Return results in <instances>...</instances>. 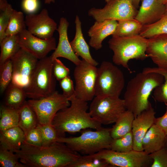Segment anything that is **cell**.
Listing matches in <instances>:
<instances>
[{"label": "cell", "mask_w": 167, "mask_h": 167, "mask_svg": "<svg viewBox=\"0 0 167 167\" xmlns=\"http://www.w3.org/2000/svg\"><path fill=\"white\" fill-rule=\"evenodd\" d=\"M124 85L122 71L110 62H102L97 68L95 96L119 97Z\"/></svg>", "instance_id": "cell-7"}, {"label": "cell", "mask_w": 167, "mask_h": 167, "mask_svg": "<svg viewBox=\"0 0 167 167\" xmlns=\"http://www.w3.org/2000/svg\"><path fill=\"white\" fill-rule=\"evenodd\" d=\"M56 0H44L45 3L46 4H50L51 3H54Z\"/></svg>", "instance_id": "cell-47"}, {"label": "cell", "mask_w": 167, "mask_h": 167, "mask_svg": "<svg viewBox=\"0 0 167 167\" xmlns=\"http://www.w3.org/2000/svg\"><path fill=\"white\" fill-rule=\"evenodd\" d=\"M143 25L135 19L118 21L116 29L112 35L113 37H131L139 35Z\"/></svg>", "instance_id": "cell-26"}, {"label": "cell", "mask_w": 167, "mask_h": 167, "mask_svg": "<svg viewBox=\"0 0 167 167\" xmlns=\"http://www.w3.org/2000/svg\"><path fill=\"white\" fill-rule=\"evenodd\" d=\"M11 59L13 69L11 83L24 89L30 84L39 60L21 48Z\"/></svg>", "instance_id": "cell-13"}, {"label": "cell", "mask_w": 167, "mask_h": 167, "mask_svg": "<svg viewBox=\"0 0 167 167\" xmlns=\"http://www.w3.org/2000/svg\"><path fill=\"white\" fill-rule=\"evenodd\" d=\"M164 81L163 76L156 72L138 73L128 83L124 99L126 110L135 117L152 106L148 99L152 91Z\"/></svg>", "instance_id": "cell-3"}, {"label": "cell", "mask_w": 167, "mask_h": 167, "mask_svg": "<svg viewBox=\"0 0 167 167\" xmlns=\"http://www.w3.org/2000/svg\"><path fill=\"white\" fill-rule=\"evenodd\" d=\"M146 51L157 67L167 69V34L159 35L148 39Z\"/></svg>", "instance_id": "cell-18"}, {"label": "cell", "mask_w": 167, "mask_h": 167, "mask_svg": "<svg viewBox=\"0 0 167 167\" xmlns=\"http://www.w3.org/2000/svg\"><path fill=\"white\" fill-rule=\"evenodd\" d=\"M53 72L56 79L59 81L69 75L70 70L57 58L53 61Z\"/></svg>", "instance_id": "cell-39"}, {"label": "cell", "mask_w": 167, "mask_h": 167, "mask_svg": "<svg viewBox=\"0 0 167 167\" xmlns=\"http://www.w3.org/2000/svg\"><path fill=\"white\" fill-rule=\"evenodd\" d=\"M133 138L132 131L126 135L113 139L111 150L118 152H127L133 150Z\"/></svg>", "instance_id": "cell-34"}, {"label": "cell", "mask_w": 167, "mask_h": 167, "mask_svg": "<svg viewBox=\"0 0 167 167\" xmlns=\"http://www.w3.org/2000/svg\"><path fill=\"white\" fill-rule=\"evenodd\" d=\"M105 2H110V1H113V0H104Z\"/></svg>", "instance_id": "cell-50"}, {"label": "cell", "mask_w": 167, "mask_h": 167, "mask_svg": "<svg viewBox=\"0 0 167 167\" xmlns=\"http://www.w3.org/2000/svg\"><path fill=\"white\" fill-rule=\"evenodd\" d=\"M148 41L147 38L139 35L128 37H112L108 44L113 52V62L131 73L128 64L130 60H143L148 57L146 53Z\"/></svg>", "instance_id": "cell-5"}, {"label": "cell", "mask_w": 167, "mask_h": 167, "mask_svg": "<svg viewBox=\"0 0 167 167\" xmlns=\"http://www.w3.org/2000/svg\"><path fill=\"white\" fill-rule=\"evenodd\" d=\"M69 23L65 18H60L59 24L57 30L59 36V41L56 48L51 55L53 61L59 57L65 58L72 62L75 65L79 64L81 60L75 54L69 42L67 29Z\"/></svg>", "instance_id": "cell-17"}, {"label": "cell", "mask_w": 167, "mask_h": 167, "mask_svg": "<svg viewBox=\"0 0 167 167\" xmlns=\"http://www.w3.org/2000/svg\"><path fill=\"white\" fill-rule=\"evenodd\" d=\"M25 141V134L19 126L0 131V145L15 152Z\"/></svg>", "instance_id": "cell-23"}, {"label": "cell", "mask_w": 167, "mask_h": 167, "mask_svg": "<svg viewBox=\"0 0 167 167\" xmlns=\"http://www.w3.org/2000/svg\"><path fill=\"white\" fill-rule=\"evenodd\" d=\"M90 155L104 160L113 167H148L152 163L149 155L143 151L121 152L105 149Z\"/></svg>", "instance_id": "cell-9"}, {"label": "cell", "mask_w": 167, "mask_h": 167, "mask_svg": "<svg viewBox=\"0 0 167 167\" xmlns=\"http://www.w3.org/2000/svg\"><path fill=\"white\" fill-rule=\"evenodd\" d=\"M141 5L135 18L143 26L153 24L164 15L167 8L158 0H142Z\"/></svg>", "instance_id": "cell-19"}, {"label": "cell", "mask_w": 167, "mask_h": 167, "mask_svg": "<svg viewBox=\"0 0 167 167\" xmlns=\"http://www.w3.org/2000/svg\"><path fill=\"white\" fill-rule=\"evenodd\" d=\"M53 62L51 56L39 60L30 84L24 89L27 97L40 99L55 91L56 79L53 73Z\"/></svg>", "instance_id": "cell-6"}, {"label": "cell", "mask_w": 167, "mask_h": 167, "mask_svg": "<svg viewBox=\"0 0 167 167\" xmlns=\"http://www.w3.org/2000/svg\"><path fill=\"white\" fill-rule=\"evenodd\" d=\"M135 118L133 113L128 110L123 112L111 128V135L113 139L122 137L131 131Z\"/></svg>", "instance_id": "cell-25"}, {"label": "cell", "mask_w": 167, "mask_h": 167, "mask_svg": "<svg viewBox=\"0 0 167 167\" xmlns=\"http://www.w3.org/2000/svg\"><path fill=\"white\" fill-rule=\"evenodd\" d=\"M133 5L137 9L138 7L139 3L142 0H131Z\"/></svg>", "instance_id": "cell-46"}, {"label": "cell", "mask_w": 167, "mask_h": 167, "mask_svg": "<svg viewBox=\"0 0 167 167\" xmlns=\"http://www.w3.org/2000/svg\"><path fill=\"white\" fill-rule=\"evenodd\" d=\"M155 124L167 135V106L165 114L161 117L156 118Z\"/></svg>", "instance_id": "cell-44"}, {"label": "cell", "mask_w": 167, "mask_h": 167, "mask_svg": "<svg viewBox=\"0 0 167 167\" xmlns=\"http://www.w3.org/2000/svg\"><path fill=\"white\" fill-rule=\"evenodd\" d=\"M0 165L2 167H26L15 153L0 145Z\"/></svg>", "instance_id": "cell-33"}, {"label": "cell", "mask_w": 167, "mask_h": 167, "mask_svg": "<svg viewBox=\"0 0 167 167\" xmlns=\"http://www.w3.org/2000/svg\"><path fill=\"white\" fill-rule=\"evenodd\" d=\"M68 100L70 105L59 111L51 122L59 137H65L66 132L74 133L87 129L98 130L102 127V124L93 118L87 111V101L75 96Z\"/></svg>", "instance_id": "cell-2"}, {"label": "cell", "mask_w": 167, "mask_h": 167, "mask_svg": "<svg viewBox=\"0 0 167 167\" xmlns=\"http://www.w3.org/2000/svg\"><path fill=\"white\" fill-rule=\"evenodd\" d=\"M165 145L167 147V135H166V136Z\"/></svg>", "instance_id": "cell-49"}, {"label": "cell", "mask_w": 167, "mask_h": 167, "mask_svg": "<svg viewBox=\"0 0 167 167\" xmlns=\"http://www.w3.org/2000/svg\"><path fill=\"white\" fill-rule=\"evenodd\" d=\"M12 62L9 59L0 65V92L2 94L11 83L13 77Z\"/></svg>", "instance_id": "cell-36"}, {"label": "cell", "mask_w": 167, "mask_h": 167, "mask_svg": "<svg viewBox=\"0 0 167 167\" xmlns=\"http://www.w3.org/2000/svg\"><path fill=\"white\" fill-rule=\"evenodd\" d=\"M97 74L96 66L83 59L76 65L73 75L76 98L87 102L93 100L95 96Z\"/></svg>", "instance_id": "cell-11"}, {"label": "cell", "mask_w": 167, "mask_h": 167, "mask_svg": "<svg viewBox=\"0 0 167 167\" xmlns=\"http://www.w3.org/2000/svg\"><path fill=\"white\" fill-rule=\"evenodd\" d=\"M37 127L42 135L43 146H46L57 142L58 136L57 131L51 124H41L38 123Z\"/></svg>", "instance_id": "cell-37"}, {"label": "cell", "mask_w": 167, "mask_h": 167, "mask_svg": "<svg viewBox=\"0 0 167 167\" xmlns=\"http://www.w3.org/2000/svg\"><path fill=\"white\" fill-rule=\"evenodd\" d=\"M166 136L163 131L154 124L142 139L143 150L150 154L161 149L165 145Z\"/></svg>", "instance_id": "cell-22"}, {"label": "cell", "mask_w": 167, "mask_h": 167, "mask_svg": "<svg viewBox=\"0 0 167 167\" xmlns=\"http://www.w3.org/2000/svg\"><path fill=\"white\" fill-rule=\"evenodd\" d=\"M111 165L103 159L95 158L90 155L80 156L69 167H107Z\"/></svg>", "instance_id": "cell-35"}, {"label": "cell", "mask_w": 167, "mask_h": 167, "mask_svg": "<svg viewBox=\"0 0 167 167\" xmlns=\"http://www.w3.org/2000/svg\"><path fill=\"white\" fill-rule=\"evenodd\" d=\"M19 109L9 108L4 105H1L0 108V131L18 126Z\"/></svg>", "instance_id": "cell-29"}, {"label": "cell", "mask_w": 167, "mask_h": 167, "mask_svg": "<svg viewBox=\"0 0 167 167\" xmlns=\"http://www.w3.org/2000/svg\"><path fill=\"white\" fill-rule=\"evenodd\" d=\"M159 2L161 4L165 5L167 4V0H158Z\"/></svg>", "instance_id": "cell-48"}, {"label": "cell", "mask_w": 167, "mask_h": 167, "mask_svg": "<svg viewBox=\"0 0 167 167\" xmlns=\"http://www.w3.org/2000/svg\"><path fill=\"white\" fill-rule=\"evenodd\" d=\"M63 95L69 99L75 96V90L73 81L69 75L59 81Z\"/></svg>", "instance_id": "cell-41"}, {"label": "cell", "mask_w": 167, "mask_h": 167, "mask_svg": "<svg viewBox=\"0 0 167 167\" xmlns=\"http://www.w3.org/2000/svg\"><path fill=\"white\" fill-rule=\"evenodd\" d=\"M149 155L152 160L151 167H167V147L165 145Z\"/></svg>", "instance_id": "cell-38"}, {"label": "cell", "mask_w": 167, "mask_h": 167, "mask_svg": "<svg viewBox=\"0 0 167 167\" xmlns=\"http://www.w3.org/2000/svg\"><path fill=\"white\" fill-rule=\"evenodd\" d=\"M19 36L20 47L38 60L46 57L48 53L54 50L57 47L54 37L45 39H41L32 34L26 29L19 34Z\"/></svg>", "instance_id": "cell-14"}, {"label": "cell", "mask_w": 167, "mask_h": 167, "mask_svg": "<svg viewBox=\"0 0 167 167\" xmlns=\"http://www.w3.org/2000/svg\"><path fill=\"white\" fill-rule=\"evenodd\" d=\"M142 71L145 72H156L163 76L164 82L154 89L153 96L156 101L164 103L167 105V69L158 67H147L144 68Z\"/></svg>", "instance_id": "cell-31"}, {"label": "cell", "mask_w": 167, "mask_h": 167, "mask_svg": "<svg viewBox=\"0 0 167 167\" xmlns=\"http://www.w3.org/2000/svg\"><path fill=\"white\" fill-rule=\"evenodd\" d=\"M19 34L7 36L0 42V65L11 58L21 48Z\"/></svg>", "instance_id": "cell-28"}, {"label": "cell", "mask_w": 167, "mask_h": 167, "mask_svg": "<svg viewBox=\"0 0 167 167\" xmlns=\"http://www.w3.org/2000/svg\"><path fill=\"white\" fill-rule=\"evenodd\" d=\"M118 24V21L113 20L95 21L88 32L90 37L89 41L90 46L96 50L101 49L103 41L106 37L113 34Z\"/></svg>", "instance_id": "cell-20"}, {"label": "cell", "mask_w": 167, "mask_h": 167, "mask_svg": "<svg viewBox=\"0 0 167 167\" xmlns=\"http://www.w3.org/2000/svg\"><path fill=\"white\" fill-rule=\"evenodd\" d=\"M91 129L82 130L77 137H59L57 142L65 143L74 151L82 154L92 155L103 150L110 149L113 140L111 128L102 127L93 131Z\"/></svg>", "instance_id": "cell-4"}, {"label": "cell", "mask_w": 167, "mask_h": 167, "mask_svg": "<svg viewBox=\"0 0 167 167\" xmlns=\"http://www.w3.org/2000/svg\"><path fill=\"white\" fill-rule=\"evenodd\" d=\"M138 11L131 0H115L106 2L102 8H91L88 14L96 21L113 20L118 21L135 19Z\"/></svg>", "instance_id": "cell-12"}, {"label": "cell", "mask_w": 167, "mask_h": 167, "mask_svg": "<svg viewBox=\"0 0 167 167\" xmlns=\"http://www.w3.org/2000/svg\"><path fill=\"white\" fill-rule=\"evenodd\" d=\"M25 135V141L27 143L36 146H42V135L37 127L30 131Z\"/></svg>", "instance_id": "cell-42"}, {"label": "cell", "mask_w": 167, "mask_h": 167, "mask_svg": "<svg viewBox=\"0 0 167 167\" xmlns=\"http://www.w3.org/2000/svg\"><path fill=\"white\" fill-rule=\"evenodd\" d=\"M156 112L152 106L135 117L132 131L133 138V149L143 151L142 139L149 128L155 123Z\"/></svg>", "instance_id": "cell-16"}, {"label": "cell", "mask_w": 167, "mask_h": 167, "mask_svg": "<svg viewBox=\"0 0 167 167\" xmlns=\"http://www.w3.org/2000/svg\"><path fill=\"white\" fill-rule=\"evenodd\" d=\"M9 4L6 0H0V12L5 11Z\"/></svg>", "instance_id": "cell-45"}, {"label": "cell", "mask_w": 167, "mask_h": 167, "mask_svg": "<svg viewBox=\"0 0 167 167\" xmlns=\"http://www.w3.org/2000/svg\"><path fill=\"white\" fill-rule=\"evenodd\" d=\"M22 6L23 10L28 14L33 13L38 9V0H23Z\"/></svg>", "instance_id": "cell-43"}, {"label": "cell", "mask_w": 167, "mask_h": 167, "mask_svg": "<svg viewBox=\"0 0 167 167\" xmlns=\"http://www.w3.org/2000/svg\"><path fill=\"white\" fill-rule=\"evenodd\" d=\"M89 112L91 117L101 124L115 123L126 109L123 99L119 97H95L92 100Z\"/></svg>", "instance_id": "cell-8"}, {"label": "cell", "mask_w": 167, "mask_h": 167, "mask_svg": "<svg viewBox=\"0 0 167 167\" xmlns=\"http://www.w3.org/2000/svg\"><path fill=\"white\" fill-rule=\"evenodd\" d=\"M27 102L35 112L38 123L41 124H51L56 114L71 104L67 98L56 91L47 97L30 99Z\"/></svg>", "instance_id": "cell-10"}, {"label": "cell", "mask_w": 167, "mask_h": 167, "mask_svg": "<svg viewBox=\"0 0 167 167\" xmlns=\"http://www.w3.org/2000/svg\"><path fill=\"white\" fill-rule=\"evenodd\" d=\"M161 34H167V10L159 20L153 24L143 26L139 35L148 39Z\"/></svg>", "instance_id": "cell-30"}, {"label": "cell", "mask_w": 167, "mask_h": 167, "mask_svg": "<svg viewBox=\"0 0 167 167\" xmlns=\"http://www.w3.org/2000/svg\"><path fill=\"white\" fill-rule=\"evenodd\" d=\"M165 5L166 7V8H167V4H166V5Z\"/></svg>", "instance_id": "cell-51"}, {"label": "cell", "mask_w": 167, "mask_h": 167, "mask_svg": "<svg viewBox=\"0 0 167 167\" xmlns=\"http://www.w3.org/2000/svg\"><path fill=\"white\" fill-rule=\"evenodd\" d=\"M39 123L36 114L26 101L19 109L18 126L25 135Z\"/></svg>", "instance_id": "cell-27"}, {"label": "cell", "mask_w": 167, "mask_h": 167, "mask_svg": "<svg viewBox=\"0 0 167 167\" xmlns=\"http://www.w3.org/2000/svg\"><path fill=\"white\" fill-rule=\"evenodd\" d=\"M27 30L34 36L42 39L53 37L57 29V24L49 15L47 10L43 9L38 14H28L25 18Z\"/></svg>", "instance_id": "cell-15"}, {"label": "cell", "mask_w": 167, "mask_h": 167, "mask_svg": "<svg viewBox=\"0 0 167 167\" xmlns=\"http://www.w3.org/2000/svg\"><path fill=\"white\" fill-rule=\"evenodd\" d=\"M15 153L26 167H69L80 156L65 143L58 142L38 147L25 141Z\"/></svg>", "instance_id": "cell-1"}, {"label": "cell", "mask_w": 167, "mask_h": 167, "mask_svg": "<svg viewBox=\"0 0 167 167\" xmlns=\"http://www.w3.org/2000/svg\"><path fill=\"white\" fill-rule=\"evenodd\" d=\"M26 27L23 12L13 9L6 31V36L19 34L26 29Z\"/></svg>", "instance_id": "cell-32"}, {"label": "cell", "mask_w": 167, "mask_h": 167, "mask_svg": "<svg viewBox=\"0 0 167 167\" xmlns=\"http://www.w3.org/2000/svg\"><path fill=\"white\" fill-rule=\"evenodd\" d=\"M75 33L74 39L70 44L75 54L91 65L96 66L98 63L92 57L89 45L86 41L82 33L81 22L79 16L76 15L75 20Z\"/></svg>", "instance_id": "cell-21"}, {"label": "cell", "mask_w": 167, "mask_h": 167, "mask_svg": "<svg viewBox=\"0 0 167 167\" xmlns=\"http://www.w3.org/2000/svg\"><path fill=\"white\" fill-rule=\"evenodd\" d=\"M13 8L9 4L6 10L0 14V42L5 37V32L8 25Z\"/></svg>", "instance_id": "cell-40"}, {"label": "cell", "mask_w": 167, "mask_h": 167, "mask_svg": "<svg viewBox=\"0 0 167 167\" xmlns=\"http://www.w3.org/2000/svg\"><path fill=\"white\" fill-rule=\"evenodd\" d=\"M27 97L23 88L11 83L6 90L4 105L9 108L19 109L26 101Z\"/></svg>", "instance_id": "cell-24"}]
</instances>
